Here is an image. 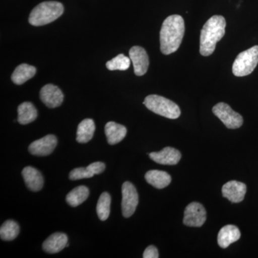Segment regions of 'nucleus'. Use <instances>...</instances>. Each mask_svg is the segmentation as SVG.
Segmentation results:
<instances>
[{
    "label": "nucleus",
    "mask_w": 258,
    "mask_h": 258,
    "mask_svg": "<svg viewBox=\"0 0 258 258\" xmlns=\"http://www.w3.org/2000/svg\"><path fill=\"white\" fill-rule=\"evenodd\" d=\"M111 198L109 194L103 192L100 196L97 203L96 212L98 218L101 221H106L110 215L111 212Z\"/></svg>",
    "instance_id": "23"
},
{
    "label": "nucleus",
    "mask_w": 258,
    "mask_h": 258,
    "mask_svg": "<svg viewBox=\"0 0 258 258\" xmlns=\"http://www.w3.org/2000/svg\"><path fill=\"white\" fill-rule=\"evenodd\" d=\"M152 160L163 165H176L181 158L179 150L174 148L167 147L159 152H152L149 154Z\"/></svg>",
    "instance_id": "13"
},
{
    "label": "nucleus",
    "mask_w": 258,
    "mask_h": 258,
    "mask_svg": "<svg viewBox=\"0 0 258 258\" xmlns=\"http://www.w3.org/2000/svg\"><path fill=\"white\" fill-rule=\"evenodd\" d=\"M159 257V252H158L157 247L153 245L149 246L145 249L143 254L144 258H158Z\"/></svg>",
    "instance_id": "28"
},
{
    "label": "nucleus",
    "mask_w": 258,
    "mask_h": 258,
    "mask_svg": "<svg viewBox=\"0 0 258 258\" xmlns=\"http://www.w3.org/2000/svg\"><path fill=\"white\" fill-rule=\"evenodd\" d=\"M185 31L184 21L179 15L168 17L160 31V49L164 55H170L179 49Z\"/></svg>",
    "instance_id": "1"
},
{
    "label": "nucleus",
    "mask_w": 258,
    "mask_h": 258,
    "mask_svg": "<svg viewBox=\"0 0 258 258\" xmlns=\"http://www.w3.org/2000/svg\"><path fill=\"white\" fill-rule=\"evenodd\" d=\"M143 103L151 111L165 118L176 119L181 115L178 105L163 96L149 95L146 97Z\"/></svg>",
    "instance_id": "4"
},
{
    "label": "nucleus",
    "mask_w": 258,
    "mask_h": 258,
    "mask_svg": "<svg viewBox=\"0 0 258 258\" xmlns=\"http://www.w3.org/2000/svg\"><path fill=\"white\" fill-rule=\"evenodd\" d=\"M226 20L221 15H214L204 25L200 34V54L210 56L215 50L217 42L225 34Z\"/></svg>",
    "instance_id": "2"
},
{
    "label": "nucleus",
    "mask_w": 258,
    "mask_h": 258,
    "mask_svg": "<svg viewBox=\"0 0 258 258\" xmlns=\"http://www.w3.org/2000/svg\"><path fill=\"white\" fill-rule=\"evenodd\" d=\"M36 69L28 64H21L16 68L12 75V81L17 85H22L31 79L35 74Z\"/></svg>",
    "instance_id": "20"
},
{
    "label": "nucleus",
    "mask_w": 258,
    "mask_h": 258,
    "mask_svg": "<svg viewBox=\"0 0 258 258\" xmlns=\"http://www.w3.org/2000/svg\"><path fill=\"white\" fill-rule=\"evenodd\" d=\"M107 141L110 145L119 143L125 138L127 129L124 125L118 124L113 121L108 122L105 126Z\"/></svg>",
    "instance_id": "17"
},
{
    "label": "nucleus",
    "mask_w": 258,
    "mask_h": 258,
    "mask_svg": "<svg viewBox=\"0 0 258 258\" xmlns=\"http://www.w3.org/2000/svg\"><path fill=\"white\" fill-rule=\"evenodd\" d=\"M139 204V195L134 185L125 181L122 185V214L125 218L132 217Z\"/></svg>",
    "instance_id": "7"
},
{
    "label": "nucleus",
    "mask_w": 258,
    "mask_h": 258,
    "mask_svg": "<svg viewBox=\"0 0 258 258\" xmlns=\"http://www.w3.org/2000/svg\"><path fill=\"white\" fill-rule=\"evenodd\" d=\"M68 236L62 232H55L51 235L42 244V249L50 254L57 253L66 247Z\"/></svg>",
    "instance_id": "15"
},
{
    "label": "nucleus",
    "mask_w": 258,
    "mask_h": 258,
    "mask_svg": "<svg viewBox=\"0 0 258 258\" xmlns=\"http://www.w3.org/2000/svg\"><path fill=\"white\" fill-rule=\"evenodd\" d=\"M247 191V186L240 181H230L223 185L222 189V195L232 203H241L244 200Z\"/></svg>",
    "instance_id": "12"
},
{
    "label": "nucleus",
    "mask_w": 258,
    "mask_h": 258,
    "mask_svg": "<svg viewBox=\"0 0 258 258\" xmlns=\"http://www.w3.org/2000/svg\"><path fill=\"white\" fill-rule=\"evenodd\" d=\"M69 247V243H68L67 245H66V247Z\"/></svg>",
    "instance_id": "29"
},
{
    "label": "nucleus",
    "mask_w": 258,
    "mask_h": 258,
    "mask_svg": "<svg viewBox=\"0 0 258 258\" xmlns=\"http://www.w3.org/2000/svg\"><path fill=\"white\" fill-rule=\"evenodd\" d=\"M40 99L48 108L60 106L63 101V93L60 88L52 84H47L42 88L40 93Z\"/></svg>",
    "instance_id": "11"
},
{
    "label": "nucleus",
    "mask_w": 258,
    "mask_h": 258,
    "mask_svg": "<svg viewBox=\"0 0 258 258\" xmlns=\"http://www.w3.org/2000/svg\"><path fill=\"white\" fill-rule=\"evenodd\" d=\"M94 174L91 172L87 167L76 168L70 172V179L75 181V180H79L83 179H89L93 177Z\"/></svg>",
    "instance_id": "26"
},
{
    "label": "nucleus",
    "mask_w": 258,
    "mask_h": 258,
    "mask_svg": "<svg viewBox=\"0 0 258 258\" xmlns=\"http://www.w3.org/2000/svg\"><path fill=\"white\" fill-rule=\"evenodd\" d=\"M212 112L217 118L221 120L227 128L236 129L240 128L243 123V118L231 107L225 103H219L212 108Z\"/></svg>",
    "instance_id": "6"
},
{
    "label": "nucleus",
    "mask_w": 258,
    "mask_h": 258,
    "mask_svg": "<svg viewBox=\"0 0 258 258\" xmlns=\"http://www.w3.org/2000/svg\"><path fill=\"white\" fill-rule=\"evenodd\" d=\"M22 175L25 184L32 191H38L43 187L44 179L41 173L32 166L24 168Z\"/></svg>",
    "instance_id": "14"
},
{
    "label": "nucleus",
    "mask_w": 258,
    "mask_h": 258,
    "mask_svg": "<svg viewBox=\"0 0 258 258\" xmlns=\"http://www.w3.org/2000/svg\"><path fill=\"white\" fill-rule=\"evenodd\" d=\"M145 179L149 184L152 185L157 189H164L170 184L171 176L164 171L151 170L148 171Z\"/></svg>",
    "instance_id": "18"
},
{
    "label": "nucleus",
    "mask_w": 258,
    "mask_h": 258,
    "mask_svg": "<svg viewBox=\"0 0 258 258\" xmlns=\"http://www.w3.org/2000/svg\"><path fill=\"white\" fill-rule=\"evenodd\" d=\"M258 64V45L240 52L232 64V73L237 77L248 76Z\"/></svg>",
    "instance_id": "5"
},
{
    "label": "nucleus",
    "mask_w": 258,
    "mask_h": 258,
    "mask_svg": "<svg viewBox=\"0 0 258 258\" xmlns=\"http://www.w3.org/2000/svg\"><path fill=\"white\" fill-rule=\"evenodd\" d=\"M18 121L20 124L26 125L36 119L37 111L30 102H24L18 108Z\"/></svg>",
    "instance_id": "21"
},
{
    "label": "nucleus",
    "mask_w": 258,
    "mask_h": 258,
    "mask_svg": "<svg viewBox=\"0 0 258 258\" xmlns=\"http://www.w3.org/2000/svg\"><path fill=\"white\" fill-rule=\"evenodd\" d=\"M129 57L133 63L134 74L138 76H144L149 68V56L143 47L134 46L129 50Z\"/></svg>",
    "instance_id": "10"
},
{
    "label": "nucleus",
    "mask_w": 258,
    "mask_h": 258,
    "mask_svg": "<svg viewBox=\"0 0 258 258\" xmlns=\"http://www.w3.org/2000/svg\"><path fill=\"white\" fill-rule=\"evenodd\" d=\"M207 212L203 205L199 203H191L184 210L183 222L189 227H202L206 221Z\"/></svg>",
    "instance_id": "8"
},
{
    "label": "nucleus",
    "mask_w": 258,
    "mask_h": 258,
    "mask_svg": "<svg viewBox=\"0 0 258 258\" xmlns=\"http://www.w3.org/2000/svg\"><path fill=\"white\" fill-rule=\"evenodd\" d=\"M130 57H126L123 54H120L112 60L106 62V68L109 71H126L130 67Z\"/></svg>",
    "instance_id": "25"
},
{
    "label": "nucleus",
    "mask_w": 258,
    "mask_h": 258,
    "mask_svg": "<svg viewBox=\"0 0 258 258\" xmlns=\"http://www.w3.org/2000/svg\"><path fill=\"white\" fill-rule=\"evenodd\" d=\"M240 231L235 225H228L222 227L217 236V242L222 248L225 249L240 238Z\"/></svg>",
    "instance_id": "16"
},
{
    "label": "nucleus",
    "mask_w": 258,
    "mask_h": 258,
    "mask_svg": "<svg viewBox=\"0 0 258 258\" xmlns=\"http://www.w3.org/2000/svg\"><path fill=\"white\" fill-rule=\"evenodd\" d=\"M88 169L93 173V174H100L103 173L106 169V165L103 162H94L87 166Z\"/></svg>",
    "instance_id": "27"
},
{
    "label": "nucleus",
    "mask_w": 258,
    "mask_h": 258,
    "mask_svg": "<svg viewBox=\"0 0 258 258\" xmlns=\"http://www.w3.org/2000/svg\"><path fill=\"white\" fill-rule=\"evenodd\" d=\"M57 140L55 136L49 134L43 138L35 141L28 148L29 152L37 157H46L55 150Z\"/></svg>",
    "instance_id": "9"
},
{
    "label": "nucleus",
    "mask_w": 258,
    "mask_h": 258,
    "mask_svg": "<svg viewBox=\"0 0 258 258\" xmlns=\"http://www.w3.org/2000/svg\"><path fill=\"white\" fill-rule=\"evenodd\" d=\"M20 233V226L13 220H8L3 223L0 228V237L3 240H15Z\"/></svg>",
    "instance_id": "24"
},
{
    "label": "nucleus",
    "mask_w": 258,
    "mask_h": 258,
    "mask_svg": "<svg viewBox=\"0 0 258 258\" xmlns=\"http://www.w3.org/2000/svg\"><path fill=\"white\" fill-rule=\"evenodd\" d=\"M64 12L63 5L55 1L44 2L32 10L29 23L33 26H42L55 21Z\"/></svg>",
    "instance_id": "3"
},
{
    "label": "nucleus",
    "mask_w": 258,
    "mask_h": 258,
    "mask_svg": "<svg viewBox=\"0 0 258 258\" xmlns=\"http://www.w3.org/2000/svg\"><path fill=\"white\" fill-rule=\"evenodd\" d=\"M89 189L87 186H77L68 194L66 199V202L73 208H76L84 203L89 197Z\"/></svg>",
    "instance_id": "22"
},
{
    "label": "nucleus",
    "mask_w": 258,
    "mask_h": 258,
    "mask_svg": "<svg viewBox=\"0 0 258 258\" xmlns=\"http://www.w3.org/2000/svg\"><path fill=\"white\" fill-rule=\"evenodd\" d=\"M95 130H96V125L93 120L91 118H86L82 120L78 126L76 140L79 143H88L93 139Z\"/></svg>",
    "instance_id": "19"
}]
</instances>
